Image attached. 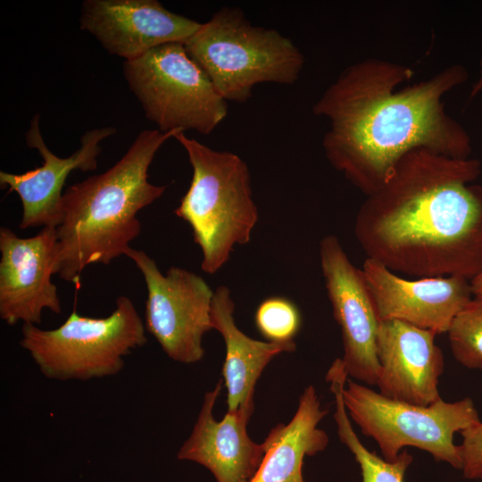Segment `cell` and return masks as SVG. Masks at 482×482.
Wrapping results in <instances>:
<instances>
[{
    "instance_id": "obj_1",
    "label": "cell",
    "mask_w": 482,
    "mask_h": 482,
    "mask_svg": "<svg viewBox=\"0 0 482 482\" xmlns=\"http://www.w3.org/2000/svg\"><path fill=\"white\" fill-rule=\"evenodd\" d=\"M404 66L370 59L345 69L312 108L329 129L322 146L329 163L367 196L380 189L412 149L468 159L470 137L448 116L442 96L468 78L461 65L403 86Z\"/></svg>"
},
{
    "instance_id": "obj_2",
    "label": "cell",
    "mask_w": 482,
    "mask_h": 482,
    "mask_svg": "<svg viewBox=\"0 0 482 482\" xmlns=\"http://www.w3.org/2000/svg\"><path fill=\"white\" fill-rule=\"evenodd\" d=\"M480 173L477 159L408 152L357 212L367 258L416 278L471 280L482 271V186L471 184Z\"/></svg>"
},
{
    "instance_id": "obj_3",
    "label": "cell",
    "mask_w": 482,
    "mask_h": 482,
    "mask_svg": "<svg viewBox=\"0 0 482 482\" xmlns=\"http://www.w3.org/2000/svg\"><path fill=\"white\" fill-rule=\"evenodd\" d=\"M180 131H141L124 155L104 172L70 186L62 194L54 274L79 287L84 269L125 254L141 231L137 217L164 193L148 180L161 146Z\"/></svg>"
},
{
    "instance_id": "obj_4",
    "label": "cell",
    "mask_w": 482,
    "mask_h": 482,
    "mask_svg": "<svg viewBox=\"0 0 482 482\" xmlns=\"http://www.w3.org/2000/svg\"><path fill=\"white\" fill-rule=\"evenodd\" d=\"M193 169L190 186L174 213L187 221L202 251V270L219 271L236 245L249 243L259 213L246 162L237 154L214 150L184 132L175 137Z\"/></svg>"
},
{
    "instance_id": "obj_5",
    "label": "cell",
    "mask_w": 482,
    "mask_h": 482,
    "mask_svg": "<svg viewBox=\"0 0 482 482\" xmlns=\"http://www.w3.org/2000/svg\"><path fill=\"white\" fill-rule=\"evenodd\" d=\"M184 46L227 102L248 101L258 84L293 85L304 64L292 39L252 24L237 7L216 11Z\"/></svg>"
},
{
    "instance_id": "obj_6",
    "label": "cell",
    "mask_w": 482,
    "mask_h": 482,
    "mask_svg": "<svg viewBox=\"0 0 482 482\" xmlns=\"http://www.w3.org/2000/svg\"><path fill=\"white\" fill-rule=\"evenodd\" d=\"M145 333L133 302L121 295L104 318L80 316L74 310L54 329L23 324L20 345L46 378L89 380L118 374L125 357L147 343Z\"/></svg>"
},
{
    "instance_id": "obj_7",
    "label": "cell",
    "mask_w": 482,
    "mask_h": 482,
    "mask_svg": "<svg viewBox=\"0 0 482 482\" xmlns=\"http://www.w3.org/2000/svg\"><path fill=\"white\" fill-rule=\"evenodd\" d=\"M342 394L348 416L364 436L375 440L387 461H395L403 447L413 446L461 470L454 434L481 420L469 397L453 403L441 398L428 406H420L387 398L351 378H347Z\"/></svg>"
},
{
    "instance_id": "obj_8",
    "label": "cell",
    "mask_w": 482,
    "mask_h": 482,
    "mask_svg": "<svg viewBox=\"0 0 482 482\" xmlns=\"http://www.w3.org/2000/svg\"><path fill=\"white\" fill-rule=\"evenodd\" d=\"M123 73L145 117L162 132L209 135L228 115V102L184 44L162 45L125 61Z\"/></svg>"
},
{
    "instance_id": "obj_9",
    "label": "cell",
    "mask_w": 482,
    "mask_h": 482,
    "mask_svg": "<svg viewBox=\"0 0 482 482\" xmlns=\"http://www.w3.org/2000/svg\"><path fill=\"white\" fill-rule=\"evenodd\" d=\"M141 271L146 289L145 327L168 357L191 364L204 356L202 345L212 329L211 305L214 291L195 273L170 267L162 274L155 261L129 247L125 254Z\"/></svg>"
},
{
    "instance_id": "obj_10",
    "label": "cell",
    "mask_w": 482,
    "mask_h": 482,
    "mask_svg": "<svg viewBox=\"0 0 482 482\" xmlns=\"http://www.w3.org/2000/svg\"><path fill=\"white\" fill-rule=\"evenodd\" d=\"M320 261L333 316L342 335V361L348 377L377 384L379 319L362 269L356 268L340 241L327 235L320 242Z\"/></svg>"
},
{
    "instance_id": "obj_11",
    "label": "cell",
    "mask_w": 482,
    "mask_h": 482,
    "mask_svg": "<svg viewBox=\"0 0 482 482\" xmlns=\"http://www.w3.org/2000/svg\"><path fill=\"white\" fill-rule=\"evenodd\" d=\"M57 236L53 227L36 236L20 237L5 227L0 229V317L8 325L18 321L39 325L48 309L62 312L54 274Z\"/></svg>"
},
{
    "instance_id": "obj_12",
    "label": "cell",
    "mask_w": 482,
    "mask_h": 482,
    "mask_svg": "<svg viewBox=\"0 0 482 482\" xmlns=\"http://www.w3.org/2000/svg\"><path fill=\"white\" fill-rule=\"evenodd\" d=\"M202 23L167 10L156 0H85L80 29L110 54L130 61L154 47L185 44Z\"/></svg>"
},
{
    "instance_id": "obj_13",
    "label": "cell",
    "mask_w": 482,
    "mask_h": 482,
    "mask_svg": "<svg viewBox=\"0 0 482 482\" xmlns=\"http://www.w3.org/2000/svg\"><path fill=\"white\" fill-rule=\"evenodd\" d=\"M379 320H398L436 335L446 333L473 296L458 276L407 279L366 258L362 268Z\"/></svg>"
},
{
    "instance_id": "obj_14",
    "label": "cell",
    "mask_w": 482,
    "mask_h": 482,
    "mask_svg": "<svg viewBox=\"0 0 482 482\" xmlns=\"http://www.w3.org/2000/svg\"><path fill=\"white\" fill-rule=\"evenodd\" d=\"M436 336L402 320L379 321L376 345L380 370L376 385L381 395L420 406L441 399L438 383L445 362Z\"/></svg>"
},
{
    "instance_id": "obj_15",
    "label": "cell",
    "mask_w": 482,
    "mask_h": 482,
    "mask_svg": "<svg viewBox=\"0 0 482 482\" xmlns=\"http://www.w3.org/2000/svg\"><path fill=\"white\" fill-rule=\"evenodd\" d=\"M112 127L87 131L80 138V146L69 157H59L45 144L39 129V115L33 117L25 134L29 147L36 149L43 159L40 167L22 174L0 171L1 186L16 192L22 204L20 229L37 227L56 228L60 221L62 190L72 170L92 171L97 168V156L103 139L114 134Z\"/></svg>"
},
{
    "instance_id": "obj_16",
    "label": "cell",
    "mask_w": 482,
    "mask_h": 482,
    "mask_svg": "<svg viewBox=\"0 0 482 482\" xmlns=\"http://www.w3.org/2000/svg\"><path fill=\"white\" fill-rule=\"evenodd\" d=\"M222 388V378L205 393L193 430L177 458L207 468L217 482H250L264 457V445L253 442L247 424L254 404L227 411L216 420L213 409Z\"/></svg>"
},
{
    "instance_id": "obj_17",
    "label": "cell",
    "mask_w": 482,
    "mask_h": 482,
    "mask_svg": "<svg viewBox=\"0 0 482 482\" xmlns=\"http://www.w3.org/2000/svg\"><path fill=\"white\" fill-rule=\"evenodd\" d=\"M234 312L229 288L218 287L210 316L212 328L220 333L225 343L222 375L227 388V411L254 404L255 385L265 367L275 356L296 348L294 341L262 342L251 338L237 328Z\"/></svg>"
},
{
    "instance_id": "obj_18",
    "label": "cell",
    "mask_w": 482,
    "mask_h": 482,
    "mask_svg": "<svg viewBox=\"0 0 482 482\" xmlns=\"http://www.w3.org/2000/svg\"><path fill=\"white\" fill-rule=\"evenodd\" d=\"M328 413V409H321L314 386L309 385L291 420L270 430L263 441L264 457L250 482H308L303 476V460L328 446V434L318 428Z\"/></svg>"
},
{
    "instance_id": "obj_19",
    "label": "cell",
    "mask_w": 482,
    "mask_h": 482,
    "mask_svg": "<svg viewBox=\"0 0 482 482\" xmlns=\"http://www.w3.org/2000/svg\"><path fill=\"white\" fill-rule=\"evenodd\" d=\"M326 378L334 395V418L338 437L359 464L362 482H403L406 470L413 461L412 455L403 450L395 461H387L369 451L355 434L343 401L342 392L348 378L346 372L341 368H333L327 372Z\"/></svg>"
},
{
    "instance_id": "obj_20",
    "label": "cell",
    "mask_w": 482,
    "mask_h": 482,
    "mask_svg": "<svg viewBox=\"0 0 482 482\" xmlns=\"http://www.w3.org/2000/svg\"><path fill=\"white\" fill-rule=\"evenodd\" d=\"M446 333L454 359L468 369L482 370V295L472 296Z\"/></svg>"
},
{
    "instance_id": "obj_21",
    "label": "cell",
    "mask_w": 482,
    "mask_h": 482,
    "mask_svg": "<svg viewBox=\"0 0 482 482\" xmlns=\"http://www.w3.org/2000/svg\"><path fill=\"white\" fill-rule=\"evenodd\" d=\"M255 325L269 342L294 341L301 327V315L296 305L282 296L264 299L257 307Z\"/></svg>"
},
{
    "instance_id": "obj_22",
    "label": "cell",
    "mask_w": 482,
    "mask_h": 482,
    "mask_svg": "<svg viewBox=\"0 0 482 482\" xmlns=\"http://www.w3.org/2000/svg\"><path fill=\"white\" fill-rule=\"evenodd\" d=\"M459 445L462 476L470 480H482V421L461 431Z\"/></svg>"
},
{
    "instance_id": "obj_23",
    "label": "cell",
    "mask_w": 482,
    "mask_h": 482,
    "mask_svg": "<svg viewBox=\"0 0 482 482\" xmlns=\"http://www.w3.org/2000/svg\"><path fill=\"white\" fill-rule=\"evenodd\" d=\"M473 295H482V271L470 280Z\"/></svg>"
},
{
    "instance_id": "obj_24",
    "label": "cell",
    "mask_w": 482,
    "mask_h": 482,
    "mask_svg": "<svg viewBox=\"0 0 482 482\" xmlns=\"http://www.w3.org/2000/svg\"><path fill=\"white\" fill-rule=\"evenodd\" d=\"M481 89H482V60L480 61V76L471 89L470 97L475 96Z\"/></svg>"
}]
</instances>
